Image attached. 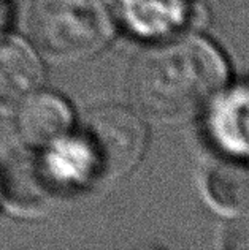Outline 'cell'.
<instances>
[{"instance_id":"obj_1","label":"cell","mask_w":249,"mask_h":250,"mask_svg":"<svg viewBox=\"0 0 249 250\" xmlns=\"http://www.w3.org/2000/svg\"><path fill=\"white\" fill-rule=\"evenodd\" d=\"M227 80L221 52L200 37L156 42L135 59L129 94L136 108L153 117H180L218 95Z\"/></svg>"},{"instance_id":"obj_2","label":"cell","mask_w":249,"mask_h":250,"mask_svg":"<svg viewBox=\"0 0 249 250\" xmlns=\"http://www.w3.org/2000/svg\"><path fill=\"white\" fill-rule=\"evenodd\" d=\"M29 29L45 51L59 57H81L110 40L113 19L102 0H37Z\"/></svg>"},{"instance_id":"obj_3","label":"cell","mask_w":249,"mask_h":250,"mask_svg":"<svg viewBox=\"0 0 249 250\" xmlns=\"http://www.w3.org/2000/svg\"><path fill=\"white\" fill-rule=\"evenodd\" d=\"M83 135L94 150L99 177L105 179H114L132 169L146 144L141 119L124 106L94 109L86 117Z\"/></svg>"},{"instance_id":"obj_4","label":"cell","mask_w":249,"mask_h":250,"mask_svg":"<svg viewBox=\"0 0 249 250\" xmlns=\"http://www.w3.org/2000/svg\"><path fill=\"white\" fill-rule=\"evenodd\" d=\"M43 149L37 171L46 188H81L99 177L94 150L83 133H67Z\"/></svg>"},{"instance_id":"obj_5","label":"cell","mask_w":249,"mask_h":250,"mask_svg":"<svg viewBox=\"0 0 249 250\" xmlns=\"http://www.w3.org/2000/svg\"><path fill=\"white\" fill-rule=\"evenodd\" d=\"M73 113L70 104L51 92H34L19 103L18 133L35 147H46L52 141L70 133Z\"/></svg>"},{"instance_id":"obj_6","label":"cell","mask_w":249,"mask_h":250,"mask_svg":"<svg viewBox=\"0 0 249 250\" xmlns=\"http://www.w3.org/2000/svg\"><path fill=\"white\" fill-rule=\"evenodd\" d=\"M119 16L132 35L160 42L189 22L191 5L189 0H119Z\"/></svg>"},{"instance_id":"obj_7","label":"cell","mask_w":249,"mask_h":250,"mask_svg":"<svg viewBox=\"0 0 249 250\" xmlns=\"http://www.w3.org/2000/svg\"><path fill=\"white\" fill-rule=\"evenodd\" d=\"M42 63L34 51L18 38L0 37V106H15L38 90Z\"/></svg>"},{"instance_id":"obj_8","label":"cell","mask_w":249,"mask_h":250,"mask_svg":"<svg viewBox=\"0 0 249 250\" xmlns=\"http://www.w3.org/2000/svg\"><path fill=\"white\" fill-rule=\"evenodd\" d=\"M208 135L222 152L249 155V85L232 89L214 104L208 117Z\"/></svg>"},{"instance_id":"obj_9","label":"cell","mask_w":249,"mask_h":250,"mask_svg":"<svg viewBox=\"0 0 249 250\" xmlns=\"http://www.w3.org/2000/svg\"><path fill=\"white\" fill-rule=\"evenodd\" d=\"M206 188L214 203L226 209L249 205V165L240 160H222L211 167Z\"/></svg>"},{"instance_id":"obj_10","label":"cell","mask_w":249,"mask_h":250,"mask_svg":"<svg viewBox=\"0 0 249 250\" xmlns=\"http://www.w3.org/2000/svg\"><path fill=\"white\" fill-rule=\"evenodd\" d=\"M226 247L232 250H249V210L227 228Z\"/></svg>"},{"instance_id":"obj_11","label":"cell","mask_w":249,"mask_h":250,"mask_svg":"<svg viewBox=\"0 0 249 250\" xmlns=\"http://www.w3.org/2000/svg\"><path fill=\"white\" fill-rule=\"evenodd\" d=\"M10 21V2L8 0H0V35Z\"/></svg>"},{"instance_id":"obj_12","label":"cell","mask_w":249,"mask_h":250,"mask_svg":"<svg viewBox=\"0 0 249 250\" xmlns=\"http://www.w3.org/2000/svg\"><path fill=\"white\" fill-rule=\"evenodd\" d=\"M5 192V179H3V176H0V196L3 195Z\"/></svg>"}]
</instances>
